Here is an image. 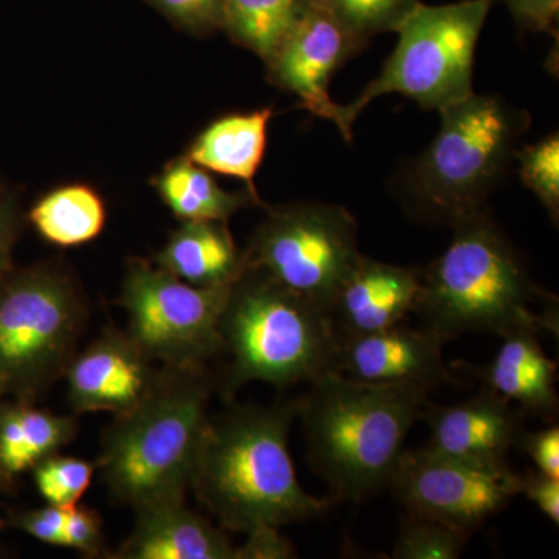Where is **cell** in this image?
<instances>
[{
	"mask_svg": "<svg viewBox=\"0 0 559 559\" xmlns=\"http://www.w3.org/2000/svg\"><path fill=\"white\" fill-rule=\"evenodd\" d=\"M452 240L421 270L414 312L423 329L451 341L465 333L500 337L532 331L558 336V300L533 282L520 252L489 209L452 224Z\"/></svg>",
	"mask_w": 559,
	"mask_h": 559,
	"instance_id": "1",
	"label": "cell"
},
{
	"mask_svg": "<svg viewBox=\"0 0 559 559\" xmlns=\"http://www.w3.org/2000/svg\"><path fill=\"white\" fill-rule=\"evenodd\" d=\"M297 414L299 400L231 407L209 418L190 489L227 530L248 535L312 520L329 509L297 480L288 450Z\"/></svg>",
	"mask_w": 559,
	"mask_h": 559,
	"instance_id": "2",
	"label": "cell"
},
{
	"mask_svg": "<svg viewBox=\"0 0 559 559\" xmlns=\"http://www.w3.org/2000/svg\"><path fill=\"white\" fill-rule=\"evenodd\" d=\"M310 382L297 415L312 468L337 499L360 502L389 488L428 390L367 384L334 369Z\"/></svg>",
	"mask_w": 559,
	"mask_h": 559,
	"instance_id": "3",
	"label": "cell"
},
{
	"mask_svg": "<svg viewBox=\"0 0 559 559\" xmlns=\"http://www.w3.org/2000/svg\"><path fill=\"white\" fill-rule=\"evenodd\" d=\"M209 400L201 369L160 371L148 399L116 417L103 437L98 468L110 495L134 510L186 500Z\"/></svg>",
	"mask_w": 559,
	"mask_h": 559,
	"instance_id": "4",
	"label": "cell"
},
{
	"mask_svg": "<svg viewBox=\"0 0 559 559\" xmlns=\"http://www.w3.org/2000/svg\"><path fill=\"white\" fill-rule=\"evenodd\" d=\"M219 331L229 356L226 395L253 381L278 389L312 381L334 369L340 348L329 312L253 270L231 285Z\"/></svg>",
	"mask_w": 559,
	"mask_h": 559,
	"instance_id": "5",
	"label": "cell"
},
{
	"mask_svg": "<svg viewBox=\"0 0 559 559\" xmlns=\"http://www.w3.org/2000/svg\"><path fill=\"white\" fill-rule=\"evenodd\" d=\"M439 112L436 139L407 175L406 201L419 218L451 227L488 209L489 194L528 130L530 114L474 92Z\"/></svg>",
	"mask_w": 559,
	"mask_h": 559,
	"instance_id": "6",
	"label": "cell"
},
{
	"mask_svg": "<svg viewBox=\"0 0 559 559\" xmlns=\"http://www.w3.org/2000/svg\"><path fill=\"white\" fill-rule=\"evenodd\" d=\"M492 2H419L395 32L399 43L377 80L348 105L334 103L329 120L349 142L359 114L382 95L400 94L436 110L468 97L474 92V55Z\"/></svg>",
	"mask_w": 559,
	"mask_h": 559,
	"instance_id": "7",
	"label": "cell"
},
{
	"mask_svg": "<svg viewBox=\"0 0 559 559\" xmlns=\"http://www.w3.org/2000/svg\"><path fill=\"white\" fill-rule=\"evenodd\" d=\"M86 322L79 286L53 264L0 280V396L38 399L62 377Z\"/></svg>",
	"mask_w": 559,
	"mask_h": 559,
	"instance_id": "8",
	"label": "cell"
},
{
	"mask_svg": "<svg viewBox=\"0 0 559 559\" xmlns=\"http://www.w3.org/2000/svg\"><path fill=\"white\" fill-rule=\"evenodd\" d=\"M360 257L355 216L323 202L267 209L245 249L246 270L263 272L329 314Z\"/></svg>",
	"mask_w": 559,
	"mask_h": 559,
	"instance_id": "9",
	"label": "cell"
},
{
	"mask_svg": "<svg viewBox=\"0 0 559 559\" xmlns=\"http://www.w3.org/2000/svg\"><path fill=\"white\" fill-rule=\"evenodd\" d=\"M230 288H200L153 261L131 259L120 296L130 323L128 334L165 367L201 369L223 355L219 322Z\"/></svg>",
	"mask_w": 559,
	"mask_h": 559,
	"instance_id": "10",
	"label": "cell"
},
{
	"mask_svg": "<svg viewBox=\"0 0 559 559\" xmlns=\"http://www.w3.org/2000/svg\"><path fill=\"white\" fill-rule=\"evenodd\" d=\"M520 474L507 466L403 452L389 488L407 511L473 532L520 495Z\"/></svg>",
	"mask_w": 559,
	"mask_h": 559,
	"instance_id": "11",
	"label": "cell"
},
{
	"mask_svg": "<svg viewBox=\"0 0 559 559\" xmlns=\"http://www.w3.org/2000/svg\"><path fill=\"white\" fill-rule=\"evenodd\" d=\"M362 47L319 0L274 57L264 62L267 80L296 95L301 108L329 120L336 103L329 95L331 76Z\"/></svg>",
	"mask_w": 559,
	"mask_h": 559,
	"instance_id": "12",
	"label": "cell"
},
{
	"mask_svg": "<svg viewBox=\"0 0 559 559\" xmlns=\"http://www.w3.org/2000/svg\"><path fill=\"white\" fill-rule=\"evenodd\" d=\"M68 399L75 414L109 412L120 417L139 407L159 381L153 359L130 334L106 331L75 353L66 367Z\"/></svg>",
	"mask_w": 559,
	"mask_h": 559,
	"instance_id": "13",
	"label": "cell"
},
{
	"mask_svg": "<svg viewBox=\"0 0 559 559\" xmlns=\"http://www.w3.org/2000/svg\"><path fill=\"white\" fill-rule=\"evenodd\" d=\"M447 342L433 331L401 323L377 333L341 337L334 370L367 384L412 385L429 392L452 381L443 359Z\"/></svg>",
	"mask_w": 559,
	"mask_h": 559,
	"instance_id": "14",
	"label": "cell"
},
{
	"mask_svg": "<svg viewBox=\"0 0 559 559\" xmlns=\"http://www.w3.org/2000/svg\"><path fill=\"white\" fill-rule=\"evenodd\" d=\"M430 439L426 450L448 457L500 465L516 447L522 430V411L491 389L454 406H426Z\"/></svg>",
	"mask_w": 559,
	"mask_h": 559,
	"instance_id": "15",
	"label": "cell"
},
{
	"mask_svg": "<svg viewBox=\"0 0 559 559\" xmlns=\"http://www.w3.org/2000/svg\"><path fill=\"white\" fill-rule=\"evenodd\" d=\"M421 270L360 257L331 307L337 336H360L400 325L417 305Z\"/></svg>",
	"mask_w": 559,
	"mask_h": 559,
	"instance_id": "16",
	"label": "cell"
},
{
	"mask_svg": "<svg viewBox=\"0 0 559 559\" xmlns=\"http://www.w3.org/2000/svg\"><path fill=\"white\" fill-rule=\"evenodd\" d=\"M131 535L112 555L117 559H238V547L186 506V500L135 510Z\"/></svg>",
	"mask_w": 559,
	"mask_h": 559,
	"instance_id": "17",
	"label": "cell"
},
{
	"mask_svg": "<svg viewBox=\"0 0 559 559\" xmlns=\"http://www.w3.org/2000/svg\"><path fill=\"white\" fill-rule=\"evenodd\" d=\"M153 263L200 288L231 286L246 272L245 250L226 221H182Z\"/></svg>",
	"mask_w": 559,
	"mask_h": 559,
	"instance_id": "18",
	"label": "cell"
},
{
	"mask_svg": "<svg viewBox=\"0 0 559 559\" xmlns=\"http://www.w3.org/2000/svg\"><path fill=\"white\" fill-rule=\"evenodd\" d=\"M480 378L492 392L520 404L522 412L557 414V364L544 352L539 334L521 331L503 337Z\"/></svg>",
	"mask_w": 559,
	"mask_h": 559,
	"instance_id": "19",
	"label": "cell"
},
{
	"mask_svg": "<svg viewBox=\"0 0 559 559\" xmlns=\"http://www.w3.org/2000/svg\"><path fill=\"white\" fill-rule=\"evenodd\" d=\"M271 109L229 114L209 124L183 156L210 173L230 176L246 183L255 200V176L267 146Z\"/></svg>",
	"mask_w": 559,
	"mask_h": 559,
	"instance_id": "20",
	"label": "cell"
},
{
	"mask_svg": "<svg viewBox=\"0 0 559 559\" xmlns=\"http://www.w3.org/2000/svg\"><path fill=\"white\" fill-rule=\"evenodd\" d=\"M154 189L173 215L182 221H226L250 204L261 205L246 191L224 190L210 171L179 156L165 165L153 180Z\"/></svg>",
	"mask_w": 559,
	"mask_h": 559,
	"instance_id": "21",
	"label": "cell"
},
{
	"mask_svg": "<svg viewBox=\"0 0 559 559\" xmlns=\"http://www.w3.org/2000/svg\"><path fill=\"white\" fill-rule=\"evenodd\" d=\"M106 216V204L97 190L84 183H70L39 198L27 221L49 245L76 248L100 237Z\"/></svg>",
	"mask_w": 559,
	"mask_h": 559,
	"instance_id": "22",
	"label": "cell"
},
{
	"mask_svg": "<svg viewBox=\"0 0 559 559\" xmlns=\"http://www.w3.org/2000/svg\"><path fill=\"white\" fill-rule=\"evenodd\" d=\"M319 0H224L221 31L264 62Z\"/></svg>",
	"mask_w": 559,
	"mask_h": 559,
	"instance_id": "23",
	"label": "cell"
},
{
	"mask_svg": "<svg viewBox=\"0 0 559 559\" xmlns=\"http://www.w3.org/2000/svg\"><path fill=\"white\" fill-rule=\"evenodd\" d=\"M469 532L409 513L401 521L393 559H455L468 543Z\"/></svg>",
	"mask_w": 559,
	"mask_h": 559,
	"instance_id": "24",
	"label": "cell"
},
{
	"mask_svg": "<svg viewBox=\"0 0 559 559\" xmlns=\"http://www.w3.org/2000/svg\"><path fill=\"white\" fill-rule=\"evenodd\" d=\"M14 409H16L22 454L28 469H32L40 460L57 454L75 439V418L38 409L33 406V401L14 400Z\"/></svg>",
	"mask_w": 559,
	"mask_h": 559,
	"instance_id": "25",
	"label": "cell"
},
{
	"mask_svg": "<svg viewBox=\"0 0 559 559\" xmlns=\"http://www.w3.org/2000/svg\"><path fill=\"white\" fill-rule=\"evenodd\" d=\"M322 3L366 46L367 40L381 33L399 31L419 0H322Z\"/></svg>",
	"mask_w": 559,
	"mask_h": 559,
	"instance_id": "26",
	"label": "cell"
},
{
	"mask_svg": "<svg viewBox=\"0 0 559 559\" xmlns=\"http://www.w3.org/2000/svg\"><path fill=\"white\" fill-rule=\"evenodd\" d=\"M95 468L87 460L57 452L33 466V480L40 498L49 506L73 507L90 489Z\"/></svg>",
	"mask_w": 559,
	"mask_h": 559,
	"instance_id": "27",
	"label": "cell"
},
{
	"mask_svg": "<svg viewBox=\"0 0 559 559\" xmlns=\"http://www.w3.org/2000/svg\"><path fill=\"white\" fill-rule=\"evenodd\" d=\"M520 164L522 182L549 213L551 221L559 219V135L558 132L522 146L514 153Z\"/></svg>",
	"mask_w": 559,
	"mask_h": 559,
	"instance_id": "28",
	"label": "cell"
},
{
	"mask_svg": "<svg viewBox=\"0 0 559 559\" xmlns=\"http://www.w3.org/2000/svg\"><path fill=\"white\" fill-rule=\"evenodd\" d=\"M176 27L194 35L221 31L224 0H146Z\"/></svg>",
	"mask_w": 559,
	"mask_h": 559,
	"instance_id": "29",
	"label": "cell"
},
{
	"mask_svg": "<svg viewBox=\"0 0 559 559\" xmlns=\"http://www.w3.org/2000/svg\"><path fill=\"white\" fill-rule=\"evenodd\" d=\"M61 547L80 551L86 557L100 555L105 547L100 514L79 503L70 507Z\"/></svg>",
	"mask_w": 559,
	"mask_h": 559,
	"instance_id": "30",
	"label": "cell"
},
{
	"mask_svg": "<svg viewBox=\"0 0 559 559\" xmlns=\"http://www.w3.org/2000/svg\"><path fill=\"white\" fill-rule=\"evenodd\" d=\"M69 509L70 507L47 503L43 509L17 511V513L10 514L9 522L11 527L27 533L40 543L61 547Z\"/></svg>",
	"mask_w": 559,
	"mask_h": 559,
	"instance_id": "31",
	"label": "cell"
},
{
	"mask_svg": "<svg viewBox=\"0 0 559 559\" xmlns=\"http://www.w3.org/2000/svg\"><path fill=\"white\" fill-rule=\"evenodd\" d=\"M24 226L20 198L0 176V280L13 270V252Z\"/></svg>",
	"mask_w": 559,
	"mask_h": 559,
	"instance_id": "32",
	"label": "cell"
},
{
	"mask_svg": "<svg viewBox=\"0 0 559 559\" xmlns=\"http://www.w3.org/2000/svg\"><path fill=\"white\" fill-rule=\"evenodd\" d=\"M522 31L557 36L559 0H500Z\"/></svg>",
	"mask_w": 559,
	"mask_h": 559,
	"instance_id": "33",
	"label": "cell"
},
{
	"mask_svg": "<svg viewBox=\"0 0 559 559\" xmlns=\"http://www.w3.org/2000/svg\"><path fill=\"white\" fill-rule=\"evenodd\" d=\"M518 444L535 463L536 469L559 479V428L551 426L538 432H522Z\"/></svg>",
	"mask_w": 559,
	"mask_h": 559,
	"instance_id": "34",
	"label": "cell"
},
{
	"mask_svg": "<svg viewBox=\"0 0 559 559\" xmlns=\"http://www.w3.org/2000/svg\"><path fill=\"white\" fill-rule=\"evenodd\" d=\"M520 492L535 503L555 525H559V479L538 469L525 471L520 476Z\"/></svg>",
	"mask_w": 559,
	"mask_h": 559,
	"instance_id": "35",
	"label": "cell"
},
{
	"mask_svg": "<svg viewBox=\"0 0 559 559\" xmlns=\"http://www.w3.org/2000/svg\"><path fill=\"white\" fill-rule=\"evenodd\" d=\"M296 557L293 544L280 528L264 527L248 533V540L238 547V559H288Z\"/></svg>",
	"mask_w": 559,
	"mask_h": 559,
	"instance_id": "36",
	"label": "cell"
},
{
	"mask_svg": "<svg viewBox=\"0 0 559 559\" xmlns=\"http://www.w3.org/2000/svg\"><path fill=\"white\" fill-rule=\"evenodd\" d=\"M0 400H2V396H0ZM7 484H9V481L3 479L2 474H0V491H2V489L7 487Z\"/></svg>",
	"mask_w": 559,
	"mask_h": 559,
	"instance_id": "37",
	"label": "cell"
},
{
	"mask_svg": "<svg viewBox=\"0 0 559 559\" xmlns=\"http://www.w3.org/2000/svg\"><path fill=\"white\" fill-rule=\"evenodd\" d=\"M2 525H3V524H2V521H0V530H2Z\"/></svg>",
	"mask_w": 559,
	"mask_h": 559,
	"instance_id": "38",
	"label": "cell"
}]
</instances>
